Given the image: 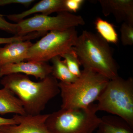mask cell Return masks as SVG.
Segmentation results:
<instances>
[{"label": "cell", "mask_w": 133, "mask_h": 133, "mask_svg": "<svg viewBox=\"0 0 133 133\" xmlns=\"http://www.w3.org/2000/svg\"><path fill=\"white\" fill-rule=\"evenodd\" d=\"M0 83L19 99L29 115L41 114L48 102L60 92L58 82L51 74L38 82L25 74H9L3 77Z\"/></svg>", "instance_id": "cell-1"}, {"label": "cell", "mask_w": 133, "mask_h": 133, "mask_svg": "<svg viewBox=\"0 0 133 133\" xmlns=\"http://www.w3.org/2000/svg\"><path fill=\"white\" fill-rule=\"evenodd\" d=\"M73 49L84 69L92 70L109 80L119 76L111 49L98 34L84 30Z\"/></svg>", "instance_id": "cell-2"}, {"label": "cell", "mask_w": 133, "mask_h": 133, "mask_svg": "<svg viewBox=\"0 0 133 133\" xmlns=\"http://www.w3.org/2000/svg\"><path fill=\"white\" fill-rule=\"evenodd\" d=\"M109 79L90 69H84L72 83L58 82L61 109L85 108L97 101Z\"/></svg>", "instance_id": "cell-3"}, {"label": "cell", "mask_w": 133, "mask_h": 133, "mask_svg": "<svg viewBox=\"0 0 133 133\" xmlns=\"http://www.w3.org/2000/svg\"><path fill=\"white\" fill-rule=\"evenodd\" d=\"M97 112L94 103L85 108L61 109L49 114L45 125L51 133H92L101 122Z\"/></svg>", "instance_id": "cell-4"}, {"label": "cell", "mask_w": 133, "mask_h": 133, "mask_svg": "<svg viewBox=\"0 0 133 133\" xmlns=\"http://www.w3.org/2000/svg\"><path fill=\"white\" fill-rule=\"evenodd\" d=\"M97 108L119 116L133 127V78L119 76L109 80L99 96Z\"/></svg>", "instance_id": "cell-5"}, {"label": "cell", "mask_w": 133, "mask_h": 133, "mask_svg": "<svg viewBox=\"0 0 133 133\" xmlns=\"http://www.w3.org/2000/svg\"><path fill=\"white\" fill-rule=\"evenodd\" d=\"M76 28L63 31H51L33 43L26 61L47 62L57 56L71 51L77 39Z\"/></svg>", "instance_id": "cell-6"}, {"label": "cell", "mask_w": 133, "mask_h": 133, "mask_svg": "<svg viewBox=\"0 0 133 133\" xmlns=\"http://www.w3.org/2000/svg\"><path fill=\"white\" fill-rule=\"evenodd\" d=\"M16 36H24L33 32L63 31L83 26L85 22L80 15L68 12L58 13L56 16L36 14L16 23Z\"/></svg>", "instance_id": "cell-7"}, {"label": "cell", "mask_w": 133, "mask_h": 133, "mask_svg": "<svg viewBox=\"0 0 133 133\" xmlns=\"http://www.w3.org/2000/svg\"><path fill=\"white\" fill-rule=\"evenodd\" d=\"M49 114L15 115L13 118L18 124L3 126L0 133H51L45 124Z\"/></svg>", "instance_id": "cell-8"}, {"label": "cell", "mask_w": 133, "mask_h": 133, "mask_svg": "<svg viewBox=\"0 0 133 133\" xmlns=\"http://www.w3.org/2000/svg\"><path fill=\"white\" fill-rule=\"evenodd\" d=\"M52 67L47 62H22L15 63H9L0 67V77L9 74H24L34 76L41 80L45 78L51 74Z\"/></svg>", "instance_id": "cell-9"}, {"label": "cell", "mask_w": 133, "mask_h": 133, "mask_svg": "<svg viewBox=\"0 0 133 133\" xmlns=\"http://www.w3.org/2000/svg\"><path fill=\"white\" fill-rule=\"evenodd\" d=\"M105 16L112 14L118 23L133 24V0H99Z\"/></svg>", "instance_id": "cell-10"}, {"label": "cell", "mask_w": 133, "mask_h": 133, "mask_svg": "<svg viewBox=\"0 0 133 133\" xmlns=\"http://www.w3.org/2000/svg\"><path fill=\"white\" fill-rule=\"evenodd\" d=\"M67 12L65 0H42L28 10L19 14L8 15L7 17L17 23L26 17L36 13H41L42 15H49L54 12Z\"/></svg>", "instance_id": "cell-11"}, {"label": "cell", "mask_w": 133, "mask_h": 133, "mask_svg": "<svg viewBox=\"0 0 133 133\" xmlns=\"http://www.w3.org/2000/svg\"><path fill=\"white\" fill-rule=\"evenodd\" d=\"M33 44L30 41H20L0 47V67L8 64L26 61L29 49Z\"/></svg>", "instance_id": "cell-12"}, {"label": "cell", "mask_w": 133, "mask_h": 133, "mask_svg": "<svg viewBox=\"0 0 133 133\" xmlns=\"http://www.w3.org/2000/svg\"><path fill=\"white\" fill-rule=\"evenodd\" d=\"M97 133H133V127L124 119L116 115L101 118Z\"/></svg>", "instance_id": "cell-13"}, {"label": "cell", "mask_w": 133, "mask_h": 133, "mask_svg": "<svg viewBox=\"0 0 133 133\" xmlns=\"http://www.w3.org/2000/svg\"><path fill=\"white\" fill-rule=\"evenodd\" d=\"M9 113L26 115L21 101L11 91L3 87L0 89V115Z\"/></svg>", "instance_id": "cell-14"}, {"label": "cell", "mask_w": 133, "mask_h": 133, "mask_svg": "<svg viewBox=\"0 0 133 133\" xmlns=\"http://www.w3.org/2000/svg\"><path fill=\"white\" fill-rule=\"evenodd\" d=\"M52 63L51 75L60 82L66 83H72L78 78L70 71L64 60L60 56H57L51 59Z\"/></svg>", "instance_id": "cell-15"}, {"label": "cell", "mask_w": 133, "mask_h": 133, "mask_svg": "<svg viewBox=\"0 0 133 133\" xmlns=\"http://www.w3.org/2000/svg\"><path fill=\"white\" fill-rule=\"evenodd\" d=\"M94 24L98 35L103 40L108 43L118 44V36L113 24L99 17L96 19Z\"/></svg>", "instance_id": "cell-16"}, {"label": "cell", "mask_w": 133, "mask_h": 133, "mask_svg": "<svg viewBox=\"0 0 133 133\" xmlns=\"http://www.w3.org/2000/svg\"><path fill=\"white\" fill-rule=\"evenodd\" d=\"M64 58V61L70 71L76 77H79L81 74L80 66L81 65L77 56L72 50L60 56Z\"/></svg>", "instance_id": "cell-17"}, {"label": "cell", "mask_w": 133, "mask_h": 133, "mask_svg": "<svg viewBox=\"0 0 133 133\" xmlns=\"http://www.w3.org/2000/svg\"><path fill=\"white\" fill-rule=\"evenodd\" d=\"M46 34L45 32H33L24 36H14L12 37H0V44H8L15 42L31 41Z\"/></svg>", "instance_id": "cell-18"}, {"label": "cell", "mask_w": 133, "mask_h": 133, "mask_svg": "<svg viewBox=\"0 0 133 133\" xmlns=\"http://www.w3.org/2000/svg\"><path fill=\"white\" fill-rule=\"evenodd\" d=\"M121 41L124 46L133 44V24L123 22L121 26Z\"/></svg>", "instance_id": "cell-19"}, {"label": "cell", "mask_w": 133, "mask_h": 133, "mask_svg": "<svg viewBox=\"0 0 133 133\" xmlns=\"http://www.w3.org/2000/svg\"><path fill=\"white\" fill-rule=\"evenodd\" d=\"M0 30L16 36L17 26L16 23H12L6 21L3 15L0 14Z\"/></svg>", "instance_id": "cell-20"}, {"label": "cell", "mask_w": 133, "mask_h": 133, "mask_svg": "<svg viewBox=\"0 0 133 133\" xmlns=\"http://www.w3.org/2000/svg\"><path fill=\"white\" fill-rule=\"evenodd\" d=\"M85 1L84 0H65L67 12L76 13L80 9Z\"/></svg>", "instance_id": "cell-21"}, {"label": "cell", "mask_w": 133, "mask_h": 133, "mask_svg": "<svg viewBox=\"0 0 133 133\" xmlns=\"http://www.w3.org/2000/svg\"><path fill=\"white\" fill-rule=\"evenodd\" d=\"M34 1L33 0H0V6L18 4L28 7Z\"/></svg>", "instance_id": "cell-22"}, {"label": "cell", "mask_w": 133, "mask_h": 133, "mask_svg": "<svg viewBox=\"0 0 133 133\" xmlns=\"http://www.w3.org/2000/svg\"><path fill=\"white\" fill-rule=\"evenodd\" d=\"M18 124L17 122L12 117L11 118H6L0 116V129L3 126Z\"/></svg>", "instance_id": "cell-23"}]
</instances>
